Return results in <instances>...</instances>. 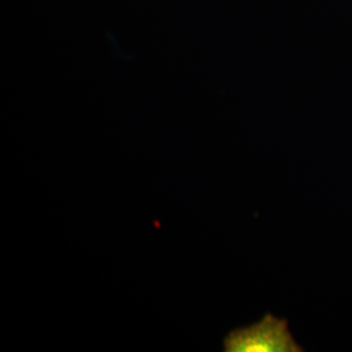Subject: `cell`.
Instances as JSON below:
<instances>
[{
    "instance_id": "cell-1",
    "label": "cell",
    "mask_w": 352,
    "mask_h": 352,
    "mask_svg": "<svg viewBox=\"0 0 352 352\" xmlns=\"http://www.w3.org/2000/svg\"><path fill=\"white\" fill-rule=\"evenodd\" d=\"M226 352H302L288 329V321L267 314L258 323L236 329L224 340Z\"/></svg>"
}]
</instances>
